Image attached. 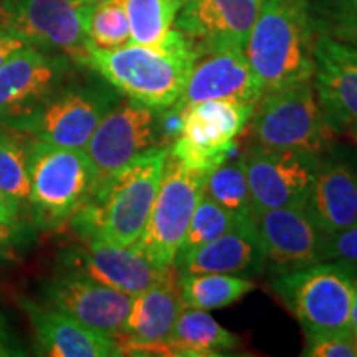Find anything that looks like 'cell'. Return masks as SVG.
<instances>
[{"mask_svg": "<svg viewBox=\"0 0 357 357\" xmlns=\"http://www.w3.org/2000/svg\"><path fill=\"white\" fill-rule=\"evenodd\" d=\"M19 205L12 202L7 195L0 192V222L8 223V225H17L19 220Z\"/></svg>", "mask_w": 357, "mask_h": 357, "instance_id": "cell-35", "label": "cell"}, {"mask_svg": "<svg viewBox=\"0 0 357 357\" xmlns=\"http://www.w3.org/2000/svg\"><path fill=\"white\" fill-rule=\"evenodd\" d=\"M70 58L48 55L38 48L22 47L0 65V118L8 119L32 111L60 86Z\"/></svg>", "mask_w": 357, "mask_h": 357, "instance_id": "cell-18", "label": "cell"}, {"mask_svg": "<svg viewBox=\"0 0 357 357\" xmlns=\"http://www.w3.org/2000/svg\"><path fill=\"white\" fill-rule=\"evenodd\" d=\"M174 356H225L238 346V336L230 333L207 311L184 307L167 339Z\"/></svg>", "mask_w": 357, "mask_h": 357, "instance_id": "cell-24", "label": "cell"}, {"mask_svg": "<svg viewBox=\"0 0 357 357\" xmlns=\"http://www.w3.org/2000/svg\"><path fill=\"white\" fill-rule=\"evenodd\" d=\"M261 0H185L176 17L199 55L218 48H245Z\"/></svg>", "mask_w": 357, "mask_h": 357, "instance_id": "cell-19", "label": "cell"}, {"mask_svg": "<svg viewBox=\"0 0 357 357\" xmlns=\"http://www.w3.org/2000/svg\"><path fill=\"white\" fill-rule=\"evenodd\" d=\"M86 32L89 43L102 50H113L131 43L124 0H101L89 6Z\"/></svg>", "mask_w": 357, "mask_h": 357, "instance_id": "cell-29", "label": "cell"}, {"mask_svg": "<svg viewBox=\"0 0 357 357\" xmlns=\"http://www.w3.org/2000/svg\"><path fill=\"white\" fill-rule=\"evenodd\" d=\"M303 356L310 357H356V336L352 331L324 334V336L307 337Z\"/></svg>", "mask_w": 357, "mask_h": 357, "instance_id": "cell-32", "label": "cell"}, {"mask_svg": "<svg viewBox=\"0 0 357 357\" xmlns=\"http://www.w3.org/2000/svg\"><path fill=\"white\" fill-rule=\"evenodd\" d=\"M260 98V84L248 63L245 48L227 47L197 56L178 101L184 106L207 100L257 105Z\"/></svg>", "mask_w": 357, "mask_h": 357, "instance_id": "cell-20", "label": "cell"}, {"mask_svg": "<svg viewBox=\"0 0 357 357\" xmlns=\"http://www.w3.org/2000/svg\"><path fill=\"white\" fill-rule=\"evenodd\" d=\"M77 2L83 3V6H95V3L101 2V0H77Z\"/></svg>", "mask_w": 357, "mask_h": 357, "instance_id": "cell-39", "label": "cell"}, {"mask_svg": "<svg viewBox=\"0 0 357 357\" xmlns=\"http://www.w3.org/2000/svg\"><path fill=\"white\" fill-rule=\"evenodd\" d=\"M40 289L45 305L111 337L123 329L132 305L129 294L70 270L43 281Z\"/></svg>", "mask_w": 357, "mask_h": 357, "instance_id": "cell-15", "label": "cell"}, {"mask_svg": "<svg viewBox=\"0 0 357 357\" xmlns=\"http://www.w3.org/2000/svg\"><path fill=\"white\" fill-rule=\"evenodd\" d=\"M199 53L181 30H169L159 47L129 43L102 50L89 45L86 65L119 95L155 111L181 100Z\"/></svg>", "mask_w": 357, "mask_h": 357, "instance_id": "cell-1", "label": "cell"}, {"mask_svg": "<svg viewBox=\"0 0 357 357\" xmlns=\"http://www.w3.org/2000/svg\"><path fill=\"white\" fill-rule=\"evenodd\" d=\"M82 240L79 247L66 253L68 270L129 296L153 288L172 266L154 265L134 247H119L98 238Z\"/></svg>", "mask_w": 357, "mask_h": 357, "instance_id": "cell-16", "label": "cell"}, {"mask_svg": "<svg viewBox=\"0 0 357 357\" xmlns=\"http://www.w3.org/2000/svg\"><path fill=\"white\" fill-rule=\"evenodd\" d=\"M15 235V225H8V223L0 222V247L8 245Z\"/></svg>", "mask_w": 357, "mask_h": 357, "instance_id": "cell-38", "label": "cell"}, {"mask_svg": "<svg viewBox=\"0 0 357 357\" xmlns=\"http://www.w3.org/2000/svg\"><path fill=\"white\" fill-rule=\"evenodd\" d=\"M356 352H357V336H356Z\"/></svg>", "mask_w": 357, "mask_h": 357, "instance_id": "cell-41", "label": "cell"}, {"mask_svg": "<svg viewBox=\"0 0 357 357\" xmlns=\"http://www.w3.org/2000/svg\"><path fill=\"white\" fill-rule=\"evenodd\" d=\"M305 211L323 234L357 223V160L333 154L319 159Z\"/></svg>", "mask_w": 357, "mask_h": 357, "instance_id": "cell-21", "label": "cell"}, {"mask_svg": "<svg viewBox=\"0 0 357 357\" xmlns=\"http://www.w3.org/2000/svg\"><path fill=\"white\" fill-rule=\"evenodd\" d=\"M321 155L260 144L243 153L250 194L255 208L305 207Z\"/></svg>", "mask_w": 357, "mask_h": 357, "instance_id": "cell-12", "label": "cell"}, {"mask_svg": "<svg viewBox=\"0 0 357 357\" xmlns=\"http://www.w3.org/2000/svg\"><path fill=\"white\" fill-rule=\"evenodd\" d=\"M349 328L354 336H357V278L354 281V293H352V306H351V319Z\"/></svg>", "mask_w": 357, "mask_h": 357, "instance_id": "cell-37", "label": "cell"}, {"mask_svg": "<svg viewBox=\"0 0 357 357\" xmlns=\"http://www.w3.org/2000/svg\"><path fill=\"white\" fill-rule=\"evenodd\" d=\"M257 242L275 273L326 261L324 234L305 207L253 208Z\"/></svg>", "mask_w": 357, "mask_h": 357, "instance_id": "cell-13", "label": "cell"}, {"mask_svg": "<svg viewBox=\"0 0 357 357\" xmlns=\"http://www.w3.org/2000/svg\"><path fill=\"white\" fill-rule=\"evenodd\" d=\"M255 288L252 280L236 275L199 273L178 275V291L184 307L218 310L240 301Z\"/></svg>", "mask_w": 357, "mask_h": 357, "instance_id": "cell-25", "label": "cell"}, {"mask_svg": "<svg viewBox=\"0 0 357 357\" xmlns=\"http://www.w3.org/2000/svg\"><path fill=\"white\" fill-rule=\"evenodd\" d=\"M26 352L20 346L19 339L13 336L12 329L8 328L7 321L0 314V357L10 356H25Z\"/></svg>", "mask_w": 357, "mask_h": 357, "instance_id": "cell-34", "label": "cell"}, {"mask_svg": "<svg viewBox=\"0 0 357 357\" xmlns=\"http://www.w3.org/2000/svg\"><path fill=\"white\" fill-rule=\"evenodd\" d=\"M207 171L185 166L167 153L162 178L149 220L132 245L154 265H174L195 207L204 195Z\"/></svg>", "mask_w": 357, "mask_h": 357, "instance_id": "cell-8", "label": "cell"}, {"mask_svg": "<svg viewBox=\"0 0 357 357\" xmlns=\"http://www.w3.org/2000/svg\"><path fill=\"white\" fill-rule=\"evenodd\" d=\"M242 225H253V222L238 220L229 211H225L217 202H213L212 199H208L207 195H202L197 207H195L189 229H187V234L184 236V242H182L174 263L189 255L199 247H202V245L212 242L220 235Z\"/></svg>", "mask_w": 357, "mask_h": 357, "instance_id": "cell-28", "label": "cell"}, {"mask_svg": "<svg viewBox=\"0 0 357 357\" xmlns=\"http://www.w3.org/2000/svg\"><path fill=\"white\" fill-rule=\"evenodd\" d=\"M248 124L255 144L271 149L323 155L333 144L334 129L326 119L312 82L261 95Z\"/></svg>", "mask_w": 357, "mask_h": 357, "instance_id": "cell-6", "label": "cell"}, {"mask_svg": "<svg viewBox=\"0 0 357 357\" xmlns=\"http://www.w3.org/2000/svg\"><path fill=\"white\" fill-rule=\"evenodd\" d=\"M0 192L19 207L30 195L29 149L8 132H0Z\"/></svg>", "mask_w": 357, "mask_h": 357, "instance_id": "cell-30", "label": "cell"}, {"mask_svg": "<svg viewBox=\"0 0 357 357\" xmlns=\"http://www.w3.org/2000/svg\"><path fill=\"white\" fill-rule=\"evenodd\" d=\"M158 146V111L131 100L119 101L84 146L95 169V192L134 158Z\"/></svg>", "mask_w": 357, "mask_h": 357, "instance_id": "cell-11", "label": "cell"}, {"mask_svg": "<svg viewBox=\"0 0 357 357\" xmlns=\"http://www.w3.org/2000/svg\"><path fill=\"white\" fill-rule=\"evenodd\" d=\"M119 91L106 84L56 89L32 111L6 121L8 128L48 144L84 149L101 119L114 108Z\"/></svg>", "mask_w": 357, "mask_h": 357, "instance_id": "cell-7", "label": "cell"}, {"mask_svg": "<svg viewBox=\"0 0 357 357\" xmlns=\"http://www.w3.org/2000/svg\"><path fill=\"white\" fill-rule=\"evenodd\" d=\"M324 258L347 263L357 270V223L333 234H324Z\"/></svg>", "mask_w": 357, "mask_h": 357, "instance_id": "cell-33", "label": "cell"}, {"mask_svg": "<svg viewBox=\"0 0 357 357\" xmlns=\"http://www.w3.org/2000/svg\"><path fill=\"white\" fill-rule=\"evenodd\" d=\"M169 147H151L102 184L71 217L82 238L132 247L141 238L158 195Z\"/></svg>", "mask_w": 357, "mask_h": 357, "instance_id": "cell-2", "label": "cell"}, {"mask_svg": "<svg viewBox=\"0 0 357 357\" xmlns=\"http://www.w3.org/2000/svg\"><path fill=\"white\" fill-rule=\"evenodd\" d=\"M185 0H124L131 43L159 47Z\"/></svg>", "mask_w": 357, "mask_h": 357, "instance_id": "cell-27", "label": "cell"}, {"mask_svg": "<svg viewBox=\"0 0 357 357\" xmlns=\"http://www.w3.org/2000/svg\"><path fill=\"white\" fill-rule=\"evenodd\" d=\"M349 132H351L352 139H354V142L357 144V124H354V126H352V128L349 129Z\"/></svg>", "mask_w": 357, "mask_h": 357, "instance_id": "cell-40", "label": "cell"}, {"mask_svg": "<svg viewBox=\"0 0 357 357\" xmlns=\"http://www.w3.org/2000/svg\"><path fill=\"white\" fill-rule=\"evenodd\" d=\"M178 275H258L265 268L253 225H242L174 263Z\"/></svg>", "mask_w": 357, "mask_h": 357, "instance_id": "cell-23", "label": "cell"}, {"mask_svg": "<svg viewBox=\"0 0 357 357\" xmlns=\"http://www.w3.org/2000/svg\"><path fill=\"white\" fill-rule=\"evenodd\" d=\"M22 47H25V43L20 38L12 37L6 32H0V65L12 55L13 52L20 50Z\"/></svg>", "mask_w": 357, "mask_h": 357, "instance_id": "cell-36", "label": "cell"}, {"mask_svg": "<svg viewBox=\"0 0 357 357\" xmlns=\"http://www.w3.org/2000/svg\"><path fill=\"white\" fill-rule=\"evenodd\" d=\"M357 270L326 260L276 273L271 288L305 329L306 337L351 331V306Z\"/></svg>", "mask_w": 357, "mask_h": 357, "instance_id": "cell-4", "label": "cell"}, {"mask_svg": "<svg viewBox=\"0 0 357 357\" xmlns=\"http://www.w3.org/2000/svg\"><path fill=\"white\" fill-rule=\"evenodd\" d=\"M312 29L357 47V0H307Z\"/></svg>", "mask_w": 357, "mask_h": 357, "instance_id": "cell-31", "label": "cell"}, {"mask_svg": "<svg viewBox=\"0 0 357 357\" xmlns=\"http://www.w3.org/2000/svg\"><path fill=\"white\" fill-rule=\"evenodd\" d=\"M182 310L178 273L172 265L158 284L132 296L123 329L114 337L123 356H174L167 339Z\"/></svg>", "mask_w": 357, "mask_h": 357, "instance_id": "cell-14", "label": "cell"}, {"mask_svg": "<svg viewBox=\"0 0 357 357\" xmlns=\"http://www.w3.org/2000/svg\"><path fill=\"white\" fill-rule=\"evenodd\" d=\"M255 105L207 100L185 105L182 129L169 154L189 167L211 172L236 153V137L248 126Z\"/></svg>", "mask_w": 357, "mask_h": 357, "instance_id": "cell-10", "label": "cell"}, {"mask_svg": "<svg viewBox=\"0 0 357 357\" xmlns=\"http://www.w3.org/2000/svg\"><path fill=\"white\" fill-rule=\"evenodd\" d=\"M88 8L77 0H0V32L86 65Z\"/></svg>", "mask_w": 357, "mask_h": 357, "instance_id": "cell-9", "label": "cell"}, {"mask_svg": "<svg viewBox=\"0 0 357 357\" xmlns=\"http://www.w3.org/2000/svg\"><path fill=\"white\" fill-rule=\"evenodd\" d=\"M204 195L212 199L220 207L229 211L242 222H252L253 200L250 194L247 172H245L243 154L230 158L213 167L207 174Z\"/></svg>", "mask_w": 357, "mask_h": 357, "instance_id": "cell-26", "label": "cell"}, {"mask_svg": "<svg viewBox=\"0 0 357 357\" xmlns=\"http://www.w3.org/2000/svg\"><path fill=\"white\" fill-rule=\"evenodd\" d=\"M314 38L307 0H261L245 45L261 95L312 82Z\"/></svg>", "mask_w": 357, "mask_h": 357, "instance_id": "cell-3", "label": "cell"}, {"mask_svg": "<svg viewBox=\"0 0 357 357\" xmlns=\"http://www.w3.org/2000/svg\"><path fill=\"white\" fill-rule=\"evenodd\" d=\"M19 305L32 323L38 349L52 357L123 356L114 337L78 323L61 311L22 298Z\"/></svg>", "mask_w": 357, "mask_h": 357, "instance_id": "cell-22", "label": "cell"}, {"mask_svg": "<svg viewBox=\"0 0 357 357\" xmlns=\"http://www.w3.org/2000/svg\"><path fill=\"white\" fill-rule=\"evenodd\" d=\"M29 172L30 208L43 230H55L71 220L96 187L95 169L84 149L33 141L29 147Z\"/></svg>", "mask_w": 357, "mask_h": 357, "instance_id": "cell-5", "label": "cell"}, {"mask_svg": "<svg viewBox=\"0 0 357 357\" xmlns=\"http://www.w3.org/2000/svg\"><path fill=\"white\" fill-rule=\"evenodd\" d=\"M312 86L329 126L349 131L357 124V47L316 35Z\"/></svg>", "mask_w": 357, "mask_h": 357, "instance_id": "cell-17", "label": "cell"}]
</instances>
